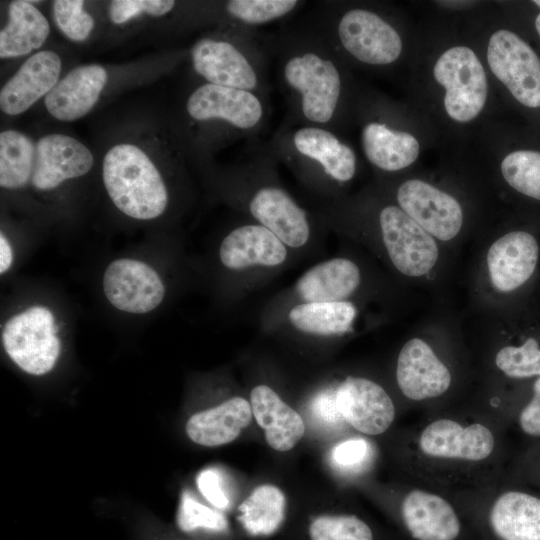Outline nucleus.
Masks as SVG:
<instances>
[{
    "mask_svg": "<svg viewBox=\"0 0 540 540\" xmlns=\"http://www.w3.org/2000/svg\"><path fill=\"white\" fill-rule=\"evenodd\" d=\"M278 44L280 80L295 121L332 130L344 82L331 45L316 28L284 35Z\"/></svg>",
    "mask_w": 540,
    "mask_h": 540,
    "instance_id": "1",
    "label": "nucleus"
},
{
    "mask_svg": "<svg viewBox=\"0 0 540 540\" xmlns=\"http://www.w3.org/2000/svg\"><path fill=\"white\" fill-rule=\"evenodd\" d=\"M274 155L258 153L241 171V206L251 220L274 233L290 250L305 247L313 234L309 212L276 179Z\"/></svg>",
    "mask_w": 540,
    "mask_h": 540,
    "instance_id": "2",
    "label": "nucleus"
},
{
    "mask_svg": "<svg viewBox=\"0 0 540 540\" xmlns=\"http://www.w3.org/2000/svg\"><path fill=\"white\" fill-rule=\"evenodd\" d=\"M294 125L276 135L271 148L275 157H281L302 178L318 182L325 190L327 183L342 184L353 179L357 157L349 145L325 127Z\"/></svg>",
    "mask_w": 540,
    "mask_h": 540,
    "instance_id": "3",
    "label": "nucleus"
},
{
    "mask_svg": "<svg viewBox=\"0 0 540 540\" xmlns=\"http://www.w3.org/2000/svg\"><path fill=\"white\" fill-rule=\"evenodd\" d=\"M102 177L114 205L139 220L159 217L166 209L168 193L158 169L139 147L122 143L105 155Z\"/></svg>",
    "mask_w": 540,
    "mask_h": 540,
    "instance_id": "4",
    "label": "nucleus"
},
{
    "mask_svg": "<svg viewBox=\"0 0 540 540\" xmlns=\"http://www.w3.org/2000/svg\"><path fill=\"white\" fill-rule=\"evenodd\" d=\"M247 29L230 36L200 38L191 49L195 72L206 83L251 91L264 96L266 62Z\"/></svg>",
    "mask_w": 540,
    "mask_h": 540,
    "instance_id": "5",
    "label": "nucleus"
},
{
    "mask_svg": "<svg viewBox=\"0 0 540 540\" xmlns=\"http://www.w3.org/2000/svg\"><path fill=\"white\" fill-rule=\"evenodd\" d=\"M328 41L360 63L385 66L395 62L402 52L397 30L374 11L351 8L330 24L321 22L316 28Z\"/></svg>",
    "mask_w": 540,
    "mask_h": 540,
    "instance_id": "6",
    "label": "nucleus"
},
{
    "mask_svg": "<svg viewBox=\"0 0 540 540\" xmlns=\"http://www.w3.org/2000/svg\"><path fill=\"white\" fill-rule=\"evenodd\" d=\"M186 111L195 122L217 123L244 137L259 132L267 117L262 95L209 83L198 86L189 95Z\"/></svg>",
    "mask_w": 540,
    "mask_h": 540,
    "instance_id": "7",
    "label": "nucleus"
},
{
    "mask_svg": "<svg viewBox=\"0 0 540 540\" xmlns=\"http://www.w3.org/2000/svg\"><path fill=\"white\" fill-rule=\"evenodd\" d=\"M58 327L52 312L34 306L10 318L3 329V346L23 371L43 375L54 367L60 354Z\"/></svg>",
    "mask_w": 540,
    "mask_h": 540,
    "instance_id": "8",
    "label": "nucleus"
},
{
    "mask_svg": "<svg viewBox=\"0 0 540 540\" xmlns=\"http://www.w3.org/2000/svg\"><path fill=\"white\" fill-rule=\"evenodd\" d=\"M434 78L445 88L444 107L458 122H468L482 111L488 94L483 65L466 46L446 50L436 61Z\"/></svg>",
    "mask_w": 540,
    "mask_h": 540,
    "instance_id": "9",
    "label": "nucleus"
},
{
    "mask_svg": "<svg viewBox=\"0 0 540 540\" xmlns=\"http://www.w3.org/2000/svg\"><path fill=\"white\" fill-rule=\"evenodd\" d=\"M487 61L517 101L540 107V59L529 44L510 30H497L488 42Z\"/></svg>",
    "mask_w": 540,
    "mask_h": 540,
    "instance_id": "10",
    "label": "nucleus"
},
{
    "mask_svg": "<svg viewBox=\"0 0 540 540\" xmlns=\"http://www.w3.org/2000/svg\"><path fill=\"white\" fill-rule=\"evenodd\" d=\"M378 222L387 254L400 273L420 277L431 271L439 256L431 234L395 205L384 206Z\"/></svg>",
    "mask_w": 540,
    "mask_h": 540,
    "instance_id": "11",
    "label": "nucleus"
},
{
    "mask_svg": "<svg viewBox=\"0 0 540 540\" xmlns=\"http://www.w3.org/2000/svg\"><path fill=\"white\" fill-rule=\"evenodd\" d=\"M426 458L441 461L481 462L494 451L495 437L481 423L461 424L440 418L426 425L417 440Z\"/></svg>",
    "mask_w": 540,
    "mask_h": 540,
    "instance_id": "12",
    "label": "nucleus"
},
{
    "mask_svg": "<svg viewBox=\"0 0 540 540\" xmlns=\"http://www.w3.org/2000/svg\"><path fill=\"white\" fill-rule=\"evenodd\" d=\"M399 207L433 237L455 238L463 224V211L450 194L419 180L403 182L397 190Z\"/></svg>",
    "mask_w": 540,
    "mask_h": 540,
    "instance_id": "13",
    "label": "nucleus"
},
{
    "mask_svg": "<svg viewBox=\"0 0 540 540\" xmlns=\"http://www.w3.org/2000/svg\"><path fill=\"white\" fill-rule=\"evenodd\" d=\"M103 290L108 301L117 309L145 314L162 302L164 284L147 264L134 259H118L105 270Z\"/></svg>",
    "mask_w": 540,
    "mask_h": 540,
    "instance_id": "14",
    "label": "nucleus"
},
{
    "mask_svg": "<svg viewBox=\"0 0 540 540\" xmlns=\"http://www.w3.org/2000/svg\"><path fill=\"white\" fill-rule=\"evenodd\" d=\"M338 409L348 424L367 435L385 432L395 418L392 399L378 383L348 376L335 389Z\"/></svg>",
    "mask_w": 540,
    "mask_h": 540,
    "instance_id": "15",
    "label": "nucleus"
},
{
    "mask_svg": "<svg viewBox=\"0 0 540 540\" xmlns=\"http://www.w3.org/2000/svg\"><path fill=\"white\" fill-rule=\"evenodd\" d=\"M290 249L270 230L256 222L232 229L222 240L219 259L235 272L250 269H275L283 266Z\"/></svg>",
    "mask_w": 540,
    "mask_h": 540,
    "instance_id": "16",
    "label": "nucleus"
},
{
    "mask_svg": "<svg viewBox=\"0 0 540 540\" xmlns=\"http://www.w3.org/2000/svg\"><path fill=\"white\" fill-rule=\"evenodd\" d=\"M90 150L64 134H48L36 144L32 184L38 190H51L68 179L85 175L93 166Z\"/></svg>",
    "mask_w": 540,
    "mask_h": 540,
    "instance_id": "17",
    "label": "nucleus"
},
{
    "mask_svg": "<svg viewBox=\"0 0 540 540\" xmlns=\"http://www.w3.org/2000/svg\"><path fill=\"white\" fill-rule=\"evenodd\" d=\"M396 379L405 397L422 401L444 394L450 387L451 373L424 340L412 338L399 352Z\"/></svg>",
    "mask_w": 540,
    "mask_h": 540,
    "instance_id": "18",
    "label": "nucleus"
},
{
    "mask_svg": "<svg viewBox=\"0 0 540 540\" xmlns=\"http://www.w3.org/2000/svg\"><path fill=\"white\" fill-rule=\"evenodd\" d=\"M61 59L53 51L33 54L4 84L0 92V108L11 116L25 112L58 83Z\"/></svg>",
    "mask_w": 540,
    "mask_h": 540,
    "instance_id": "19",
    "label": "nucleus"
},
{
    "mask_svg": "<svg viewBox=\"0 0 540 540\" xmlns=\"http://www.w3.org/2000/svg\"><path fill=\"white\" fill-rule=\"evenodd\" d=\"M539 255L535 237L525 231H512L497 239L487 253L492 285L509 292L523 285L533 274Z\"/></svg>",
    "mask_w": 540,
    "mask_h": 540,
    "instance_id": "20",
    "label": "nucleus"
},
{
    "mask_svg": "<svg viewBox=\"0 0 540 540\" xmlns=\"http://www.w3.org/2000/svg\"><path fill=\"white\" fill-rule=\"evenodd\" d=\"M360 283L358 265L348 258L334 257L307 269L294 283L292 295L294 303L349 301Z\"/></svg>",
    "mask_w": 540,
    "mask_h": 540,
    "instance_id": "21",
    "label": "nucleus"
},
{
    "mask_svg": "<svg viewBox=\"0 0 540 540\" xmlns=\"http://www.w3.org/2000/svg\"><path fill=\"white\" fill-rule=\"evenodd\" d=\"M403 522L416 540H454L461 524L452 505L438 494L413 489L401 505Z\"/></svg>",
    "mask_w": 540,
    "mask_h": 540,
    "instance_id": "22",
    "label": "nucleus"
},
{
    "mask_svg": "<svg viewBox=\"0 0 540 540\" xmlns=\"http://www.w3.org/2000/svg\"><path fill=\"white\" fill-rule=\"evenodd\" d=\"M106 81V70L100 65L74 68L45 96L46 109L61 121L79 119L95 105Z\"/></svg>",
    "mask_w": 540,
    "mask_h": 540,
    "instance_id": "23",
    "label": "nucleus"
},
{
    "mask_svg": "<svg viewBox=\"0 0 540 540\" xmlns=\"http://www.w3.org/2000/svg\"><path fill=\"white\" fill-rule=\"evenodd\" d=\"M250 404L258 425L265 431L266 442L274 450L289 451L303 437L305 424L301 415L269 386H255Z\"/></svg>",
    "mask_w": 540,
    "mask_h": 540,
    "instance_id": "24",
    "label": "nucleus"
},
{
    "mask_svg": "<svg viewBox=\"0 0 540 540\" xmlns=\"http://www.w3.org/2000/svg\"><path fill=\"white\" fill-rule=\"evenodd\" d=\"M251 418V404L236 396L192 415L186 423V433L199 445L216 447L235 440Z\"/></svg>",
    "mask_w": 540,
    "mask_h": 540,
    "instance_id": "25",
    "label": "nucleus"
},
{
    "mask_svg": "<svg viewBox=\"0 0 540 540\" xmlns=\"http://www.w3.org/2000/svg\"><path fill=\"white\" fill-rule=\"evenodd\" d=\"M489 523L501 540H540V498L506 491L493 502Z\"/></svg>",
    "mask_w": 540,
    "mask_h": 540,
    "instance_id": "26",
    "label": "nucleus"
},
{
    "mask_svg": "<svg viewBox=\"0 0 540 540\" xmlns=\"http://www.w3.org/2000/svg\"><path fill=\"white\" fill-rule=\"evenodd\" d=\"M361 145L366 159L386 172L410 166L419 155V142L410 133L390 128L385 123L371 121L361 130Z\"/></svg>",
    "mask_w": 540,
    "mask_h": 540,
    "instance_id": "27",
    "label": "nucleus"
},
{
    "mask_svg": "<svg viewBox=\"0 0 540 540\" xmlns=\"http://www.w3.org/2000/svg\"><path fill=\"white\" fill-rule=\"evenodd\" d=\"M49 32L47 19L30 1H12L8 23L0 31V57H19L38 49Z\"/></svg>",
    "mask_w": 540,
    "mask_h": 540,
    "instance_id": "28",
    "label": "nucleus"
},
{
    "mask_svg": "<svg viewBox=\"0 0 540 540\" xmlns=\"http://www.w3.org/2000/svg\"><path fill=\"white\" fill-rule=\"evenodd\" d=\"M357 308L350 301L298 302L287 312V321L299 332L321 337L351 331Z\"/></svg>",
    "mask_w": 540,
    "mask_h": 540,
    "instance_id": "29",
    "label": "nucleus"
},
{
    "mask_svg": "<svg viewBox=\"0 0 540 540\" xmlns=\"http://www.w3.org/2000/svg\"><path fill=\"white\" fill-rule=\"evenodd\" d=\"M286 497L276 486L256 487L240 504L238 520L253 536H268L276 532L285 518Z\"/></svg>",
    "mask_w": 540,
    "mask_h": 540,
    "instance_id": "30",
    "label": "nucleus"
},
{
    "mask_svg": "<svg viewBox=\"0 0 540 540\" xmlns=\"http://www.w3.org/2000/svg\"><path fill=\"white\" fill-rule=\"evenodd\" d=\"M36 145L25 134L6 130L0 134V185L18 189L32 178Z\"/></svg>",
    "mask_w": 540,
    "mask_h": 540,
    "instance_id": "31",
    "label": "nucleus"
},
{
    "mask_svg": "<svg viewBox=\"0 0 540 540\" xmlns=\"http://www.w3.org/2000/svg\"><path fill=\"white\" fill-rule=\"evenodd\" d=\"M300 3L296 0H230L225 4V11L231 20L248 30L290 15Z\"/></svg>",
    "mask_w": 540,
    "mask_h": 540,
    "instance_id": "32",
    "label": "nucleus"
},
{
    "mask_svg": "<svg viewBox=\"0 0 540 540\" xmlns=\"http://www.w3.org/2000/svg\"><path fill=\"white\" fill-rule=\"evenodd\" d=\"M505 181L516 191L540 200V152L516 150L501 163Z\"/></svg>",
    "mask_w": 540,
    "mask_h": 540,
    "instance_id": "33",
    "label": "nucleus"
},
{
    "mask_svg": "<svg viewBox=\"0 0 540 540\" xmlns=\"http://www.w3.org/2000/svg\"><path fill=\"white\" fill-rule=\"evenodd\" d=\"M311 540H373L369 526L354 515H322L309 527Z\"/></svg>",
    "mask_w": 540,
    "mask_h": 540,
    "instance_id": "34",
    "label": "nucleus"
},
{
    "mask_svg": "<svg viewBox=\"0 0 540 540\" xmlns=\"http://www.w3.org/2000/svg\"><path fill=\"white\" fill-rule=\"evenodd\" d=\"M499 370L511 378L540 377V348L533 338L520 346H505L495 356Z\"/></svg>",
    "mask_w": 540,
    "mask_h": 540,
    "instance_id": "35",
    "label": "nucleus"
},
{
    "mask_svg": "<svg viewBox=\"0 0 540 540\" xmlns=\"http://www.w3.org/2000/svg\"><path fill=\"white\" fill-rule=\"evenodd\" d=\"M177 523L185 532L199 528L221 532L228 528L227 520L222 513L196 501L188 491H184L181 495Z\"/></svg>",
    "mask_w": 540,
    "mask_h": 540,
    "instance_id": "36",
    "label": "nucleus"
},
{
    "mask_svg": "<svg viewBox=\"0 0 540 540\" xmlns=\"http://www.w3.org/2000/svg\"><path fill=\"white\" fill-rule=\"evenodd\" d=\"M81 0H56L53 2V17L60 31L73 41H83L91 33L94 20L83 10Z\"/></svg>",
    "mask_w": 540,
    "mask_h": 540,
    "instance_id": "37",
    "label": "nucleus"
},
{
    "mask_svg": "<svg viewBox=\"0 0 540 540\" xmlns=\"http://www.w3.org/2000/svg\"><path fill=\"white\" fill-rule=\"evenodd\" d=\"M174 6L175 1L171 0H114L109 6V17L112 22L122 24L141 13L162 16Z\"/></svg>",
    "mask_w": 540,
    "mask_h": 540,
    "instance_id": "38",
    "label": "nucleus"
},
{
    "mask_svg": "<svg viewBox=\"0 0 540 540\" xmlns=\"http://www.w3.org/2000/svg\"><path fill=\"white\" fill-rule=\"evenodd\" d=\"M370 453L368 442L353 438L337 444L331 452L333 465L342 471H354L361 467Z\"/></svg>",
    "mask_w": 540,
    "mask_h": 540,
    "instance_id": "39",
    "label": "nucleus"
},
{
    "mask_svg": "<svg viewBox=\"0 0 540 540\" xmlns=\"http://www.w3.org/2000/svg\"><path fill=\"white\" fill-rule=\"evenodd\" d=\"M310 412L318 423L326 427H339L345 422L336 403L335 390L332 389L324 390L313 398Z\"/></svg>",
    "mask_w": 540,
    "mask_h": 540,
    "instance_id": "40",
    "label": "nucleus"
},
{
    "mask_svg": "<svg viewBox=\"0 0 540 540\" xmlns=\"http://www.w3.org/2000/svg\"><path fill=\"white\" fill-rule=\"evenodd\" d=\"M196 483L199 491L213 506L222 510L228 508L229 499L223 489L220 474L215 469L201 471Z\"/></svg>",
    "mask_w": 540,
    "mask_h": 540,
    "instance_id": "41",
    "label": "nucleus"
},
{
    "mask_svg": "<svg viewBox=\"0 0 540 540\" xmlns=\"http://www.w3.org/2000/svg\"><path fill=\"white\" fill-rule=\"evenodd\" d=\"M521 429L530 436L540 437V377L533 384V397L519 416Z\"/></svg>",
    "mask_w": 540,
    "mask_h": 540,
    "instance_id": "42",
    "label": "nucleus"
},
{
    "mask_svg": "<svg viewBox=\"0 0 540 540\" xmlns=\"http://www.w3.org/2000/svg\"><path fill=\"white\" fill-rule=\"evenodd\" d=\"M12 249L7 238L1 234L0 236V272L5 273L12 264Z\"/></svg>",
    "mask_w": 540,
    "mask_h": 540,
    "instance_id": "43",
    "label": "nucleus"
},
{
    "mask_svg": "<svg viewBox=\"0 0 540 540\" xmlns=\"http://www.w3.org/2000/svg\"><path fill=\"white\" fill-rule=\"evenodd\" d=\"M535 27H536L537 33L540 36V14L535 19Z\"/></svg>",
    "mask_w": 540,
    "mask_h": 540,
    "instance_id": "44",
    "label": "nucleus"
},
{
    "mask_svg": "<svg viewBox=\"0 0 540 540\" xmlns=\"http://www.w3.org/2000/svg\"><path fill=\"white\" fill-rule=\"evenodd\" d=\"M533 3L540 7V0H535Z\"/></svg>",
    "mask_w": 540,
    "mask_h": 540,
    "instance_id": "45",
    "label": "nucleus"
}]
</instances>
